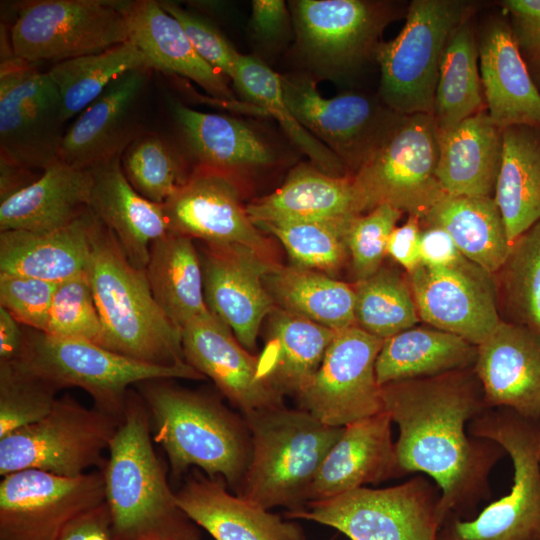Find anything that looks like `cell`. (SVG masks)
<instances>
[{"instance_id":"cell-1","label":"cell","mask_w":540,"mask_h":540,"mask_svg":"<svg viewBox=\"0 0 540 540\" xmlns=\"http://www.w3.org/2000/svg\"><path fill=\"white\" fill-rule=\"evenodd\" d=\"M382 403L399 429L402 475L423 472L435 481L441 526L449 517L470 519L489 498V475L506 455L496 442L468 433L469 422L489 408L473 367L383 385Z\"/></svg>"},{"instance_id":"cell-2","label":"cell","mask_w":540,"mask_h":540,"mask_svg":"<svg viewBox=\"0 0 540 540\" xmlns=\"http://www.w3.org/2000/svg\"><path fill=\"white\" fill-rule=\"evenodd\" d=\"M102 468L114 540H200L153 446L147 410L130 389Z\"/></svg>"},{"instance_id":"cell-3","label":"cell","mask_w":540,"mask_h":540,"mask_svg":"<svg viewBox=\"0 0 540 540\" xmlns=\"http://www.w3.org/2000/svg\"><path fill=\"white\" fill-rule=\"evenodd\" d=\"M173 379L141 382L136 389L147 410L153 441L166 453L175 476L195 466L208 477L239 487L251 457L244 420L209 394L185 389Z\"/></svg>"},{"instance_id":"cell-4","label":"cell","mask_w":540,"mask_h":540,"mask_svg":"<svg viewBox=\"0 0 540 540\" xmlns=\"http://www.w3.org/2000/svg\"><path fill=\"white\" fill-rule=\"evenodd\" d=\"M88 273L102 323V347L153 365L188 364L182 330L156 302L145 269L129 261L115 235L100 220Z\"/></svg>"},{"instance_id":"cell-5","label":"cell","mask_w":540,"mask_h":540,"mask_svg":"<svg viewBox=\"0 0 540 540\" xmlns=\"http://www.w3.org/2000/svg\"><path fill=\"white\" fill-rule=\"evenodd\" d=\"M251 457L238 496L264 509H303L309 489L344 427L284 406L243 414Z\"/></svg>"},{"instance_id":"cell-6","label":"cell","mask_w":540,"mask_h":540,"mask_svg":"<svg viewBox=\"0 0 540 540\" xmlns=\"http://www.w3.org/2000/svg\"><path fill=\"white\" fill-rule=\"evenodd\" d=\"M468 433L505 450L513 464V484L478 516L447 518L438 540H540V417L488 408L469 422Z\"/></svg>"},{"instance_id":"cell-7","label":"cell","mask_w":540,"mask_h":540,"mask_svg":"<svg viewBox=\"0 0 540 540\" xmlns=\"http://www.w3.org/2000/svg\"><path fill=\"white\" fill-rule=\"evenodd\" d=\"M24 331L23 348L13 361L57 391L70 387L86 391L94 407L118 418L134 385L153 379L205 378L189 364H148L87 340L55 337L31 328Z\"/></svg>"},{"instance_id":"cell-8","label":"cell","mask_w":540,"mask_h":540,"mask_svg":"<svg viewBox=\"0 0 540 540\" xmlns=\"http://www.w3.org/2000/svg\"><path fill=\"white\" fill-rule=\"evenodd\" d=\"M464 0H413L405 24L376 51L381 79L379 99L401 115H433L435 91L445 49L457 28L474 15Z\"/></svg>"},{"instance_id":"cell-9","label":"cell","mask_w":540,"mask_h":540,"mask_svg":"<svg viewBox=\"0 0 540 540\" xmlns=\"http://www.w3.org/2000/svg\"><path fill=\"white\" fill-rule=\"evenodd\" d=\"M121 420L70 395L59 397L44 418L0 438V475L35 469L78 477L102 469Z\"/></svg>"},{"instance_id":"cell-10","label":"cell","mask_w":540,"mask_h":540,"mask_svg":"<svg viewBox=\"0 0 540 540\" xmlns=\"http://www.w3.org/2000/svg\"><path fill=\"white\" fill-rule=\"evenodd\" d=\"M131 2L37 0L26 2L10 30V49L33 64L95 54L130 39Z\"/></svg>"},{"instance_id":"cell-11","label":"cell","mask_w":540,"mask_h":540,"mask_svg":"<svg viewBox=\"0 0 540 540\" xmlns=\"http://www.w3.org/2000/svg\"><path fill=\"white\" fill-rule=\"evenodd\" d=\"M439 488L422 477L388 488L361 487L289 511L333 527L351 540H438Z\"/></svg>"},{"instance_id":"cell-12","label":"cell","mask_w":540,"mask_h":540,"mask_svg":"<svg viewBox=\"0 0 540 540\" xmlns=\"http://www.w3.org/2000/svg\"><path fill=\"white\" fill-rule=\"evenodd\" d=\"M439 130L433 115H402L353 175L369 211L389 205L420 220L445 196L437 178Z\"/></svg>"},{"instance_id":"cell-13","label":"cell","mask_w":540,"mask_h":540,"mask_svg":"<svg viewBox=\"0 0 540 540\" xmlns=\"http://www.w3.org/2000/svg\"><path fill=\"white\" fill-rule=\"evenodd\" d=\"M290 6L302 52L337 75L375 59L384 29L408 9V4L369 0H298Z\"/></svg>"},{"instance_id":"cell-14","label":"cell","mask_w":540,"mask_h":540,"mask_svg":"<svg viewBox=\"0 0 540 540\" xmlns=\"http://www.w3.org/2000/svg\"><path fill=\"white\" fill-rule=\"evenodd\" d=\"M12 55L0 69V155L44 171L59 161L62 101L48 72Z\"/></svg>"},{"instance_id":"cell-15","label":"cell","mask_w":540,"mask_h":540,"mask_svg":"<svg viewBox=\"0 0 540 540\" xmlns=\"http://www.w3.org/2000/svg\"><path fill=\"white\" fill-rule=\"evenodd\" d=\"M289 108L315 138L328 147L350 175L370 159L401 118L380 99L360 93L323 97L304 75H280Z\"/></svg>"},{"instance_id":"cell-16","label":"cell","mask_w":540,"mask_h":540,"mask_svg":"<svg viewBox=\"0 0 540 540\" xmlns=\"http://www.w3.org/2000/svg\"><path fill=\"white\" fill-rule=\"evenodd\" d=\"M105 502L102 469L64 477L27 469L0 482V540H58L78 515Z\"/></svg>"},{"instance_id":"cell-17","label":"cell","mask_w":540,"mask_h":540,"mask_svg":"<svg viewBox=\"0 0 540 540\" xmlns=\"http://www.w3.org/2000/svg\"><path fill=\"white\" fill-rule=\"evenodd\" d=\"M383 341L356 325L336 331L318 370L297 396L300 409L334 427L382 412L375 363Z\"/></svg>"},{"instance_id":"cell-18","label":"cell","mask_w":540,"mask_h":540,"mask_svg":"<svg viewBox=\"0 0 540 540\" xmlns=\"http://www.w3.org/2000/svg\"><path fill=\"white\" fill-rule=\"evenodd\" d=\"M419 319L478 346L501 320L494 275L464 256L444 267L406 273Z\"/></svg>"},{"instance_id":"cell-19","label":"cell","mask_w":540,"mask_h":540,"mask_svg":"<svg viewBox=\"0 0 540 540\" xmlns=\"http://www.w3.org/2000/svg\"><path fill=\"white\" fill-rule=\"evenodd\" d=\"M200 259L208 309L246 350H254L263 320L276 308L264 282L276 262L241 245L206 244Z\"/></svg>"},{"instance_id":"cell-20","label":"cell","mask_w":540,"mask_h":540,"mask_svg":"<svg viewBox=\"0 0 540 540\" xmlns=\"http://www.w3.org/2000/svg\"><path fill=\"white\" fill-rule=\"evenodd\" d=\"M163 206L171 233L209 245H241L271 258L269 243L249 218L231 175L197 167Z\"/></svg>"},{"instance_id":"cell-21","label":"cell","mask_w":540,"mask_h":540,"mask_svg":"<svg viewBox=\"0 0 540 540\" xmlns=\"http://www.w3.org/2000/svg\"><path fill=\"white\" fill-rule=\"evenodd\" d=\"M182 345L186 362L243 414L284 406V395L261 378L257 357L210 311L182 329Z\"/></svg>"},{"instance_id":"cell-22","label":"cell","mask_w":540,"mask_h":540,"mask_svg":"<svg viewBox=\"0 0 540 540\" xmlns=\"http://www.w3.org/2000/svg\"><path fill=\"white\" fill-rule=\"evenodd\" d=\"M473 370L489 408L540 417V333L501 319L477 346Z\"/></svg>"},{"instance_id":"cell-23","label":"cell","mask_w":540,"mask_h":540,"mask_svg":"<svg viewBox=\"0 0 540 540\" xmlns=\"http://www.w3.org/2000/svg\"><path fill=\"white\" fill-rule=\"evenodd\" d=\"M148 69L115 79L84 111L63 137L59 160L78 169H93L122 156L138 137L136 108Z\"/></svg>"},{"instance_id":"cell-24","label":"cell","mask_w":540,"mask_h":540,"mask_svg":"<svg viewBox=\"0 0 540 540\" xmlns=\"http://www.w3.org/2000/svg\"><path fill=\"white\" fill-rule=\"evenodd\" d=\"M477 41L486 109L491 119L502 130L514 125L540 128V90L502 11L484 23Z\"/></svg>"},{"instance_id":"cell-25","label":"cell","mask_w":540,"mask_h":540,"mask_svg":"<svg viewBox=\"0 0 540 540\" xmlns=\"http://www.w3.org/2000/svg\"><path fill=\"white\" fill-rule=\"evenodd\" d=\"M390 416L379 412L343 428L324 459L307 496V503L402 476L392 441Z\"/></svg>"},{"instance_id":"cell-26","label":"cell","mask_w":540,"mask_h":540,"mask_svg":"<svg viewBox=\"0 0 540 540\" xmlns=\"http://www.w3.org/2000/svg\"><path fill=\"white\" fill-rule=\"evenodd\" d=\"M369 211L353 175L332 176L315 166L300 165L273 193L246 206L258 227L354 217Z\"/></svg>"},{"instance_id":"cell-27","label":"cell","mask_w":540,"mask_h":540,"mask_svg":"<svg viewBox=\"0 0 540 540\" xmlns=\"http://www.w3.org/2000/svg\"><path fill=\"white\" fill-rule=\"evenodd\" d=\"M91 170L89 209L112 231L129 261L145 269L151 245L170 232L163 204L144 198L132 187L121 156Z\"/></svg>"},{"instance_id":"cell-28","label":"cell","mask_w":540,"mask_h":540,"mask_svg":"<svg viewBox=\"0 0 540 540\" xmlns=\"http://www.w3.org/2000/svg\"><path fill=\"white\" fill-rule=\"evenodd\" d=\"M97 216L88 208L60 229L0 232V275L61 283L88 272Z\"/></svg>"},{"instance_id":"cell-29","label":"cell","mask_w":540,"mask_h":540,"mask_svg":"<svg viewBox=\"0 0 540 540\" xmlns=\"http://www.w3.org/2000/svg\"><path fill=\"white\" fill-rule=\"evenodd\" d=\"M179 506L215 540H304L300 527L238 495L224 480L193 472L176 492Z\"/></svg>"},{"instance_id":"cell-30","label":"cell","mask_w":540,"mask_h":540,"mask_svg":"<svg viewBox=\"0 0 540 540\" xmlns=\"http://www.w3.org/2000/svg\"><path fill=\"white\" fill-rule=\"evenodd\" d=\"M130 41L145 55L148 69L190 79L221 105L235 104L225 78L205 62L179 22L160 2L132 1L129 8Z\"/></svg>"},{"instance_id":"cell-31","label":"cell","mask_w":540,"mask_h":540,"mask_svg":"<svg viewBox=\"0 0 540 540\" xmlns=\"http://www.w3.org/2000/svg\"><path fill=\"white\" fill-rule=\"evenodd\" d=\"M503 130L487 110L439 131L437 178L445 195L494 197Z\"/></svg>"},{"instance_id":"cell-32","label":"cell","mask_w":540,"mask_h":540,"mask_svg":"<svg viewBox=\"0 0 540 540\" xmlns=\"http://www.w3.org/2000/svg\"><path fill=\"white\" fill-rule=\"evenodd\" d=\"M91 169L57 161L31 185L0 202V232H50L67 226L89 203Z\"/></svg>"},{"instance_id":"cell-33","label":"cell","mask_w":540,"mask_h":540,"mask_svg":"<svg viewBox=\"0 0 540 540\" xmlns=\"http://www.w3.org/2000/svg\"><path fill=\"white\" fill-rule=\"evenodd\" d=\"M260 376L282 395L296 397L318 370L336 331L276 307L268 316Z\"/></svg>"},{"instance_id":"cell-34","label":"cell","mask_w":540,"mask_h":540,"mask_svg":"<svg viewBox=\"0 0 540 540\" xmlns=\"http://www.w3.org/2000/svg\"><path fill=\"white\" fill-rule=\"evenodd\" d=\"M171 110L188 149L199 162L198 167L231 175L274 161L268 144L238 119L200 112L179 102H172Z\"/></svg>"},{"instance_id":"cell-35","label":"cell","mask_w":540,"mask_h":540,"mask_svg":"<svg viewBox=\"0 0 540 540\" xmlns=\"http://www.w3.org/2000/svg\"><path fill=\"white\" fill-rule=\"evenodd\" d=\"M477 346L432 326H413L383 341L375 363L380 386L472 368Z\"/></svg>"},{"instance_id":"cell-36","label":"cell","mask_w":540,"mask_h":540,"mask_svg":"<svg viewBox=\"0 0 540 540\" xmlns=\"http://www.w3.org/2000/svg\"><path fill=\"white\" fill-rule=\"evenodd\" d=\"M510 243L540 220V128L503 129L501 166L494 192Z\"/></svg>"},{"instance_id":"cell-37","label":"cell","mask_w":540,"mask_h":540,"mask_svg":"<svg viewBox=\"0 0 540 540\" xmlns=\"http://www.w3.org/2000/svg\"><path fill=\"white\" fill-rule=\"evenodd\" d=\"M145 273L156 302L181 330L210 311L204 297L200 254L193 239L169 232L156 240Z\"/></svg>"},{"instance_id":"cell-38","label":"cell","mask_w":540,"mask_h":540,"mask_svg":"<svg viewBox=\"0 0 540 540\" xmlns=\"http://www.w3.org/2000/svg\"><path fill=\"white\" fill-rule=\"evenodd\" d=\"M421 224L443 228L466 259L492 275L503 265L511 247L493 197L445 195Z\"/></svg>"},{"instance_id":"cell-39","label":"cell","mask_w":540,"mask_h":540,"mask_svg":"<svg viewBox=\"0 0 540 540\" xmlns=\"http://www.w3.org/2000/svg\"><path fill=\"white\" fill-rule=\"evenodd\" d=\"M264 282L278 308L334 331L356 325L355 289L331 275L274 263Z\"/></svg>"},{"instance_id":"cell-40","label":"cell","mask_w":540,"mask_h":540,"mask_svg":"<svg viewBox=\"0 0 540 540\" xmlns=\"http://www.w3.org/2000/svg\"><path fill=\"white\" fill-rule=\"evenodd\" d=\"M474 15L452 35L442 58L433 117L440 132L485 111Z\"/></svg>"},{"instance_id":"cell-41","label":"cell","mask_w":540,"mask_h":540,"mask_svg":"<svg viewBox=\"0 0 540 540\" xmlns=\"http://www.w3.org/2000/svg\"><path fill=\"white\" fill-rule=\"evenodd\" d=\"M232 81L247 100L280 123L313 166L332 176L350 175L339 158L297 120L284 98L279 74L256 57L239 54Z\"/></svg>"},{"instance_id":"cell-42","label":"cell","mask_w":540,"mask_h":540,"mask_svg":"<svg viewBox=\"0 0 540 540\" xmlns=\"http://www.w3.org/2000/svg\"><path fill=\"white\" fill-rule=\"evenodd\" d=\"M136 69H148L146 57L128 40L99 53L57 62L47 72L57 87L67 121L84 111L115 79Z\"/></svg>"},{"instance_id":"cell-43","label":"cell","mask_w":540,"mask_h":540,"mask_svg":"<svg viewBox=\"0 0 540 540\" xmlns=\"http://www.w3.org/2000/svg\"><path fill=\"white\" fill-rule=\"evenodd\" d=\"M494 278L501 319L540 333V220L511 243Z\"/></svg>"},{"instance_id":"cell-44","label":"cell","mask_w":540,"mask_h":540,"mask_svg":"<svg viewBox=\"0 0 540 540\" xmlns=\"http://www.w3.org/2000/svg\"><path fill=\"white\" fill-rule=\"evenodd\" d=\"M354 289L356 326L373 336L385 340L420 320L407 276L395 269L381 267Z\"/></svg>"},{"instance_id":"cell-45","label":"cell","mask_w":540,"mask_h":540,"mask_svg":"<svg viewBox=\"0 0 540 540\" xmlns=\"http://www.w3.org/2000/svg\"><path fill=\"white\" fill-rule=\"evenodd\" d=\"M352 218L265 225L259 229L280 241L292 265L332 276L349 257L346 234Z\"/></svg>"},{"instance_id":"cell-46","label":"cell","mask_w":540,"mask_h":540,"mask_svg":"<svg viewBox=\"0 0 540 540\" xmlns=\"http://www.w3.org/2000/svg\"><path fill=\"white\" fill-rule=\"evenodd\" d=\"M124 174L144 198L164 204L189 178L179 158L155 135L138 137L121 156Z\"/></svg>"},{"instance_id":"cell-47","label":"cell","mask_w":540,"mask_h":540,"mask_svg":"<svg viewBox=\"0 0 540 540\" xmlns=\"http://www.w3.org/2000/svg\"><path fill=\"white\" fill-rule=\"evenodd\" d=\"M57 392L15 361L0 362V438L44 418Z\"/></svg>"},{"instance_id":"cell-48","label":"cell","mask_w":540,"mask_h":540,"mask_svg":"<svg viewBox=\"0 0 540 540\" xmlns=\"http://www.w3.org/2000/svg\"><path fill=\"white\" fill-rule=\"evenodd\" d=\"M44 333L101 346L102 323L88 272L57 284Z\"/></svg>"},{"instance_id":"cell-49","label":"cell","mask_w":540,"mask_h":540,"mask_svg":"<svg viewBox=\"0 0 540 540\" xmlns=\"http://www.w3.org/2000/svg\"><path fill=\"white\" fill-rule=\"evenodd\" d=\"M402 214L400 210L383 204L351 219L346 241L356 283L369 278L382 267L389 236Z\"/></svg>"},{"instance_id":"cell-50","label":"cell","mask_w":540,"mask_h":540,"mask_svg":"<svg viewBox=\"0 0 540 540\" xmlns=\"http://www.w3.org/2000/svg\"><path fill=\"white\" fill-rule=\"evenodd\" d=\"M57 284L20 275H0V306L21 325L44 332Z\"/></svg>"},{"instance_id":"cell-51","label":"cell","mask_w":540,"mask_h":540,"mask_svg":"<svg viewBox=\"0 0 540 540\" xmlns=\"http://www.w3.org/2000/svg\"><path fill=\"white\" fill-rule=\"evenodd\" d=\"M182 26L200 57L223 76L234 77L239 54L211 23L175 3L160 2Z\"/></svg>"},{"instance_id":"cell-52","label":"cell","mask_w":540,"mask_h":540,"mask_svg":"<svg viewBox=\"0 0 540 540\" xmlns=\"http://www.w3.org/2000/svg\"><path fill=\"white\" fill-rule=\"evenodd\" d=\"M514 42L535 85L540 90V0H502Z\"/></svg>"},{"instance_id":"cell-53","label":"cell","mask_w":540,"mask_h":540,"mask_svg":"<svg viewBox=\"0 0 540 540\" xmlns=\"http://www.w3.org/2000/svg\"><path fill=\"white\" fill-rule=\"evenodd\" d=\"M421 220L417 216L408 215V219L396 226L389 236L386 253L398 263L406 273L415 270L421 264L420 236Z\"/></svg>"},{"instance_id":"cell-54","label":"cell","mask_w":540,"mask_h":540,"mask_svg":"<svg viewBox=\"0 0 540 540\" xmlns=\"http://www.w3.org/2000/svg\"><path fill=\"white\" fill-rule=\"evenodd\" d=\"M58 540H114L111 516L106 502L71 520Z\"/></svg>"},{"instance_id":"cell-55","label":"cell","mask_w":540,"mask_h":540,"mask_svg":"<svg viewBox=\"0 0 540 540\" xmlns=\"http://www.w3.org/2000/svg\"><path fill=\"white\" fill-rule=\"evenodd\" d=\"M421 264L431 267L450 266L463 255L447 231L439 226H422L420 236Z\"/></svg>"},{"instance_id":"cell-56","label":"cell","mask_w":540,"mask_h":540,"mask_svg":"<svg viewBox=\"0 0 540 540\" xmlns=\"http://www.w3.org/2000/svg\"><path fill=\"white\" fill-rule=\"evenodd\" d=\"M288 20L286 4L282 0H254L252 2V27L262 38L279 35Z\"/></svg>"},{"instance_id":"cell-57","label":"cell","mask_w":540,"mask_h":540,"mask_svg":"<svg viewBox=\"0 0 540 540\" xmlns=\"http://www.w3.org/2000/svg\"><path fill=\"white\" fill-rule=\"evenodd\" d=\"M40 175L0 155V202L25 189Z\"/></svg>"},{"instance_id":"cell-58","label":"cell","mask_w":540,"mask_h":540,"mask_svg":"<svg viewBox=\"0 0 540 540\" xmlns=\"http://www.w3.org/2000/svg\"><path fill=\"white\" fill-rule=\"evenodd\" d=\"M25 331L21 324L0 306V362L13 361L21 353Z\"/></svg>"}]
</instances>
